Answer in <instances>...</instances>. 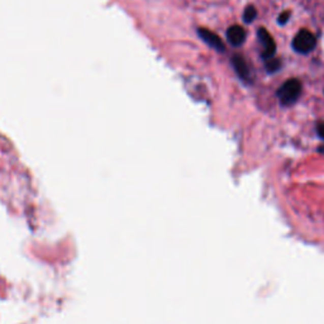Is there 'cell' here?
Wrapping results in <instances>:
<instances>
[{
	"instance_id": "6da1fadb",
	"label": "cell",
	"mask_w": 324,
	"mask_h": 324,
	"mask_svg": "<svg viewBox=\"0 0 324 324\" xmlns=\"http://www.w3.org/2000/svg\"><path fill=\"white\" fill-rule=\"evenodd\" d=\"M302 84L298 79H289L280 86L277 90V97H279L280 103L285 107L292 105L297 103L299 97L302 95Z\"/></svg>"
},
{
	"instance_id": "7a4b0ae2",
	"label": "cell",
	"mask_w": 324,
	"mask_h": 324,
	"mask_svg": "<svg viewBox=\"0 0 324 324\" xmlns=\"http://www.w3.org/2000/svg\"><path fill=\"white\" fill-rule=\"evenodd\" d=\"M317 46V41L313 33H310L308 30H302L298 32L292 40V48L298 53L307 54L310 53Z\"/></svg>"
},
{
	"instance_id": "3957f363",
	"label": "cell",
	"mask_w": 324,
	"mask_h": 324,
	"mask_svg": "<svg viewBox=\"0 0 324 324\" xmlns=\"http://www.w3.org/2000/svg\"><path fill=\"white\" fill-rule=\"evenodd\" d=\"M257 36L258 40H260V42L262 43L263 46V52L261 54V57H262V60L266 61V60L275 56V52H276V43H275L274 38L271 37V35L268 32V30H265V28H260L257 32Z\"/></svg>"
},
{
	"instance_id": "277c9868",
	"label": "cell",
	"mask_w": 324,
	"mask_h": 324,
	"mask_svg": "<svg viewBox=\"0 0 324 324\" xmlns=\"http://www.w3.org/2000/svg\"><path fill=\"white\" fill-rule=\"evenodd\" d=\"M198 35L209 47L214 48L218 52H224L225 51V46L224 43H223L222 38L216 35V33L212 32V31L207 30V28H199Z\"/></svg>"
},
{
	"instance_id": "5b68a950",
	"label": "cell",
	"mask_w": 324,
	"mask_h": 324,
	"mask_svg": "<svg viewBox=\"0 0 324 324\" xmlns=\"http://www.w3.org/2000/svg\"><path fill=\"white\" fill-rule=\"evenodd\" d=\"M232 65L233 67H234L235 74L238 75V77H240L242 81H250V69H248L247 62L245 61V58H243L241 54H234V56L232 57Z\"/></svg>"
},
{
	"instance_id": "8992f818",
	"label": "cell",
	"mask_w": 324,
	"mask_h": 324,
	"mask_svg": "<svg viewBox=\"0 0 324 324\" xmlns=\"http://www.w3.org/2000/svg\"><path fill=\"white\" fill-rule=\"evenodd\" d=\"M227 40L232 46L240 47L246 40V31L241 25H232L227 31Z\"/></svg>"
},
{
	"instance_id": "52a82bcc",
	"label": "cell",
	"mask_w": 324,
	"mask_h": 324,
	"mask_svg": "<svg viewBox=\"0 0 324 324\" xmlns=\"http://www.w3.org/2000/svg\"><path fill=\"white\" fill-rule=\"evenodd\" d=\"M266 70L268 72H277L280 69H281V62H280L279 58H275V57H271V58L266 60Z\"/></svg>"
},
{
	"instance_id": "ba28073f",
	"label": "cell",
	"mask_w": 324,
	"mask_h": 324,
	"mask_svg": "<svg viewBox=\"0 0 324 324\" xmlns=\"http://www.w3.org/2000/svg\"><path fill=\"white\" fill-rule=\"evenodd\" d=\"M256 17H257V10L255 7L250 5V7L246 8L245 13H243V20L246 23H252L256 19Z\"/></svg>"
},
{
	"instance_id": "9c48e42d",
	"label": "cell",
	"mask_w": 324,
	"mask_h": 324,
	"mask_svg": "<svg viewBox=\"0 0 324 324\" xmlns=\"http://www.w3.org/2000/svg\"><path fill=\"white\" fill-rule=\"evenodd\" d=\"M290 17H291V13H290V12H284V13H281V14L279 15V19H277V22H279L280 25L286 24L287 20L290 19Z\"/></svg>"
},
{
	"instance_id": "30bf717a",
	"label": "cell",
	"mask_w": 324,
	"mask_h": 324,
	"mask_svg": "<svg viewBox=\"0 0 324 324\" xmlns=\"http://www.w3.org/2000/svg\"><path fill=\"white\" fill-rule=\"evenodd\" d=\"M317 133L320 138L324 139V122H319L317 124Z\"/></svg>"
}]
</instances>
